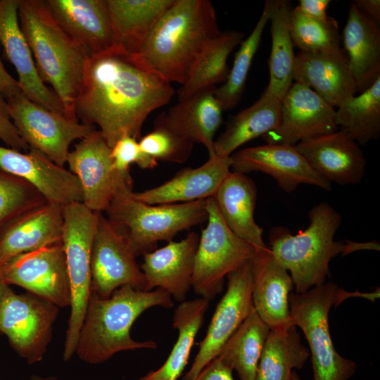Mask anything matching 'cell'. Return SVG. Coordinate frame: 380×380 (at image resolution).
Wrapping results in <instances>:
<instances>
[{"mask_svg": "<svg viewBox=\"0 0 380 380\" xmlns=\"http://www.w3.org/2000/svg\"><path fill=\"white\" fill-rule=\"evenodd\" d=\"M296 326L270 329L254 380H292L293 369H301L310 351L301 343Z\"/></svg>", "mask_w": 380, "mask_h": 380, "instance_id": "cell-33", "label": "cell"}, {"mask_svg": "<svg viewBox=\"0 0 380 380\" xmlns=\"http://www.w3.org/2000/svg\"><path fill=\"white\" fill-rule=\"evenodd\" d=\"M243 38V33L234 30L221 32L214 38L197 59L187 81L178 90V99L183 100L199 91L224 83L230 70L228 57Z\"/></svg>", "mask_w": 380, "mask_h": 380, "instance_id": "cell-36", "label": "cell"}, {"mask_svg": "<svg viewBox=\"0 0 380 380\" xmlns=\"http://www.w3.org/2000/svg\"><path fill=\"white\" fill-rule=\"evenodd\" d=\"M194 142L170 129L154 124L153 129L140 138L141 151L158 161L184 163L190 156Z\"/></svg>", "mask_w": 380, "mask_h": 380, "instance_id": "cell-41", "label": "cell"}, {"mask_svg": "<svg viewBox=\"0 0 380 380\" xmlns=\"http://www.w3.org/2000/svg\"><path fill=\"white\" fill-rule=\"evenodd\" d=\"M343 42L360 94L380 78V28L352 2L343 30Z\"/></svg>", "mask_w": 380, "mask_h": 380, "instance_id": "cell-28", "label": "cell"}, {"mask_svg": "<svg viewBox=\"0 0 380 380\" xmlns=\"http://www.w3.org/2000/svg\"><path fill=\"white\" fill-rule=\"evenodd\" d=\"M352 3L367 17L379 25L380 1L379 0H355Z\"/></svg>", "mask_w": 380, "mask_h": 380, "instance_id": "cell-47", "label": "cell"}, {"mask_svg": "<svg viewBox=\"0 0 380 380\" xmlns=\"http://www.w3.org/2000/svg\"><path fill=\"white\" fill-rule=\"evenodd\" d=\"M295 147L312 168L331 183L357 184L365 176L363 151L343 129L305 139Z\"/></svg>", "mask_w": 380, "mask_h": 380, "instance_id": "cell-19", "label": "cell"}, {"mask_svg": "<svg viewBox=\"0 0 380 380\" xmlns=\"http://www.w3.org/2000/svg\"><path fill=\"white\" fill-rule=\"evenodd\" d=\"M28 153L0 146V168L33 185L49 201L61 205L82 202L83 194L77 177L39 151Z\"/></svg>", "mask_w": 380, "mask_h": 380, "instance_id": "cell-18", "label": "cell"}, {"mask_svg": "<svg viewBox=\"0 0 380 380\" xmlns=\"http://www.w3.org/2000/svg\"><path fill=\"white\" fill-rule=\"evenodd\" d=\"M0 91L6 99L11 97L20 92L18 80L14 79L6 70L0 57Z\"/></svg>", "mask_w": 380, "mask_h": 380, "instance_id": "cell-46", "label": "cell"}, {"mask_svg": "<svg viewBox=\"0 0 380 380\" xmlns=\"http://www.w3.org/2000/svg\"><path fill=\"white\" fill-rule=\"evenodd\" d=\"M330 3V0H300L296 8L309 18L327 20L329 18L327 11Z\"/></svg>", "mask_w": 380, "mask_h": 380, "instance_id": "cell-45", "label": "cell"}, {"mask_svg": "<svg viewBox=\"0 0 380 380\" xmlns=\"http://www.w3.org/2000/svg\"><path fill=\"white\" fill-rule=\"evenodd\" d=\"M206 208L207 225L199 236L191 287L209 301L222 291L225 277L252 260L255 248L227 227L213 197L206 199Z\"/></svg>", "mask_w": 380, "mask_h": 380, "instance_id": "cell-9", "label": "cell"}, {"mask_svg": "<svg viewBox=\"0 0 380 380\" xmlns=\"http://www.w3.org/2000/svg\"><path fill=\"white\" fill-rule=\"evenodd\" d=\"M10 288L0 275V307L3 299Z\"/></svg>", "mask_w": 380, "mask_h": 380, "instance_id": "cell-48", "label": "cell"}, {"mask_svg": "<svg viewBox=\"0 0 380 380\" xmlns=\"http://www.w3.org/2000/svg\"><path fill=\"white\" fill-rule=\"evenodd\" d=\"M0 139L11 148L27 151L29 146L23 140L10 116L7 100L0 91Z\"/></svg>", "mask_w": 380, "mask_h": 380, "instance_id": "cell-43", "label": "cell"}, {"mask_svg": "<svg viewBox=\"0 0 380 380\" xmlns=\"http://www.w3.org/2000/svg\"><path fill=\"white\" fill-rule=\"evenodd\" d=\"M335 122L360 146L380 135V78L336 110Z\"/></svg>", "mask_w": 380, "mask_h": 380, "instance_id": "cell-37", "label": "cell"}, {"mask_svg": "<svg viewBox=\"0 0 380 380\" xmlns=\"http://www.w3.org/2000/svg\"><path fill=\"white\" fill-rule=\"evenodd\" d=\"M59 308L34 294H16L11 289L0 307V332L28 364L42 361L52 336Z\"/></svg>", "mask_w": 380, "mask_h": 380, "instance_id": "cell-11", "label": "cell"}, {"mask_svg": "<svg viewBox=\"0 0 380 380\" xmlns=\"http://www.w3.org/2000/svg\"><path fill=\"white\" fill-rule=\"evenodd\" d=\"M111 158L114 168L124 174L129 173L132 163L142 169H151L158 164L141 151L137 139L129 135L121 137L111 148Z\"/></svg>", "mask_w": 380, "mask_h": 380, "instance_id": "cell-42", "label": "cell"}, {"mask_svg": "<svg viewBox=\"0 0 380 380\" xmlns=\"http://www.w3.org/2000/svg\"><path fill=\"white\" fill-rule=\"evenodd\" d=\"M199 235L191 232L179 241L143 254L141 270L146 291L160 288L179 302L185 301L191 287L194 260Z\"/></svg>", "mask_w": 380, "mask_h": 380, "instance_id": "cell-22", "label": "cell"}, {"mask_svg": "<svg viewBox=\"0 0 380 380\" xmlns=\"http://www.w3.org/2000/svg\"><path fill=\"white\" fill-rule=\"evenodd\" d=\"M19 0H0V45L14 66L22 92L31 101L65 116L63 106L40 77L18 20Z\"/></svg>", "mask_w": 380, "mask_h": 380, "instance_id": "cell-20", "label": "cell"}, {"mask_svg": "<svg viewBox=\"0 0 380 380\" xmlns=\"http://www.w3.org/2000/svg\"><path fill=\"white\" fill-rule=\"evenodd\" d=\"M209 301L203 298L182 302L174 312L172 327L178 337L163 365L138 380H177L185 368L195 338L203 325Z\"/></svg>", "mask_w": 380, "mask_h": 380, "instance_id": "cell-34", "label": "cell"}, {"mask_svg": "<svg viewBox=\"0 0 380 380\" xmlns=\"http://www.w3.org/2000/svg\"><path fill=\"white\" fill-rule=\"evenodd\" d=\"M18 20L40 77L60 99L65 116L78 121L75 100L87 56L59 26L46 1L19 0Z\"/></svg>", "mask_w": 380, "mask_h": 380, "instance_id": "cell-5", "label": "cell"}, {"mask_svg": "<svg viewBox=\"0 0 380 380\" xmlns=\"http://www.w3.org/2000/svg\"><path fill=\"white\" fill-rule=\"evenodd\" d=\"M208 0H175L158 20L139 54L170 83L183 85L201 53L220 34Z\"/></svg>", "mask_w": 380, "mask_h": 380, "instance_id": "cell-3", "label": "cell"}, {"mask_svg": "<svg viewBox=\"0 0 380 380\" xmlns=\"http://www.w3.org/2000/svg\"><path fill=\"white\" fill-rule=\"evenodd\" d=\"M227 291L218 303L204 338L183 380H193L213 359L248 316L252 303L251 260L227 276Z\"/></svg>", "mask_w": 380, "mask_h": 380, "instance_id": "cell-15", "label": "cell"}, {"mask_svg": "<svg viewBox=\"0 0 380 380\" xmlns=\"http://www.w3.org/2000/svg\"><path fill=\"white\" fill-rule=\"evenodd\" d=\"M293 82L301 83L334 108L357 94V87L345 51L338 54L296 55Z\"/></svg>", "mask_w": 380, "mask_h": 380, "instance_id": "cell-27", "label": "cell"}, {"mask_svg": "<svg viewBox=\"0 0 380 380\" xmlns=\"http://www.w3.org/2000/svg\"><path fill=\"white\" fill-rule=\"evenodd\" d=\"M232 369L219 357L211 360L193 380H234Z\"/></svg>", "mask_w": 380, "mask_h": 380, "instance_id": "cell-44", "label": "cell"}, {"mask_svg": "<svg viewBox=\"0 0 380 380\" xmlns=\"http://www.w3.org/2000/svg\"><path fill=\"white\" fill-rule=\"evenodd\" d=\"M292 380H300L298 374L293 371Z\"/></svg>", "mask_w": 380, "mask_h": 380, "instance_id": "cell-50", "label": "cell"}, {"mask_svg": "<svg viewBox=\"0 0 380 380\" xmlns=\"http://www.w3.org/2000/svg\"><path fill=\"white\" fill-rule=\"evenodd\" d=\"M230 156L213 155L196 168L186 167L162 184L133 192V196L148 204L187 203L213 197L231 172Z\"/></svg>", "mask_w": 380, "mask_h": 380, "instance_id": "cell-24", "label": "cell"}, {"mask_svg": "<svg viewBox=\"0 0 380 380\" xmlns=\"http://www.w3.org/2000/svg\"><path fill=\"white\" fill-rule=\"evenodd\" d=\"M270 19V8L265 2L262 12L250 35L240 44L227 80L215 90V96L224 110L234 108L243 93L248 74L260 46L264 29Z\"/></svg>", "mask_w": 380, "mask_h": 380, "instance_id": "cell-38", "label": "cell"}, {"mask_svg": "<svg viewBox=\"0 0 380 380\" xmlns=\"http://www.w3.org/2000/svg\"><path fill=\"white\" fill-rule=\"evenodd\" d=\"M232 172H262L273 177L286 192L306 184L329 191L331 183L309 165L295 146L265 144L239 150L230 156Z\"/></svg>", "mask_w": 380, "mask_h": 380, "instance_id": "cell-17", "label": "cell"}, {"mask_svg": "<svg viewBox=\"0 0 380 380\" xmlns=\"http://www.w3.org/2000/svg\"><path fill=\"white\" fill-rule=\"evenodd\" d=\"M271 52L269 59L270 80L266 87L269 92L281 101L293 82L296 55L290 33L289 1L269 0Z\"/></svg>", "mask_w": 380, "mask_h": 380, "instance_id": "cell-32", "label": "cell"}, {"mask_svg": "<svg viewBox=\"0 0 380 380\" xmlns=\"http://www.w3.org/2000/svg\"><path fill=\"white\" fill-rule=\"evenodd\" d=\"M129 239L137 256L154 251L158 242L172 241L180 232L207 220L206 199L174 204H148L120 190L105 211Z\"/></svg>", "mask_w": 380, "mask_h": 380, "instance_id": "cell-7", "label": "cell"}, {"mask_svg": "<svg viewBox=\"0 0 380 380\" xmlns=\"http://www.w3.org/2000/svg\"><path fill=\"white\" fill-rule=\"evenodd\" d=\"M253 308L270 329L293 324L289 294L293 288L290 274L269 248L255 250L251 260Z\"/></svg>", "mask_w": 380, "mask_h": 380, "instance_id": "cell-23", "label": "cell"}, {"mask_svg": "<svg viewBox=\"0 0 380 380\" xmlns=\"http://www.w3.org/2000/svg\"><path fill=\"white\" fill-rule=\"evenodd\" d=\"M97 213L82 202L63 206L62 244L70 288V313L63 348V360L75 354L77 341L91 293V251Z\"/></svg>", "mask_w": 380, "mask_h": 380, "instance_id": "cell-8", "label": "cell"}, {"mask_svg": "<svg viewBox=\"0 0 380 380\" xmlns=\"http://www.w3.org/2000/svg\"><path fill=\"white\" fill-rule=\"evenodd\" d=\"M0 275L8 285L19 286L58 308L70 305V288L62 241L10 258L0 265Z\"/></svg>", "mask_w": 380, "mask_h": 380, "instance_id": "cell-14", "label": "cell"}, {"mask_svg": "<svg viewBox=\"0 0 380 380\" xmlns=\"http://www.w3.org/2000/svg\"><path fill=\"white\" fill-rule=\"evenodd\" d=\"M310 224L303 231L292 234L287 228L272 227L269 245L274 258L290 272L296 293H303L325 283L329 262L341 254L360 250L379 251L377 241H335L341 216L331 205L322 202L308 213Z\"/></svg>", "mask_w": 380, "mask_h": 380, "instance_id": "cell-2", "label": "cell"}, {"mask_svg": "<svg viewBox=\"0 0 380 380\" xmlns=\"http://www.w3.org/2000/svg\"><path fill=\"white\" fill-rule=\"evenodd\" d=\"M215 87L203 89L179 100L159 115L154 124L163 125L194 143L203 145L209 156L215 155V135L222 122V109Z\"/></svg>", "mask_w": 380, "mask_h": 380, "instance_id": "cell-26", "label": "cell"}, {"mask_svg": "<svg viewBox=\"0 0 380 380\" xmlns=\"http://www.w3.org/2000/svg\"><path fill=\"white\" fill-rule=\"evenodd\" d=\"M154 306L172 308V296L160 288L144 291L128 285L117 289L108 298L91 292L75 353L81 360L96 365L120 351L156 348L155 341H137L130 335L135 320Z\"/></svg>", "mask_w": 380, "mask_h": 380, "instance_id": "cell-4", "label": "cell"}, {"mask_svg": "<svg viewBox=\"0 0 380 380\" xmlns=\"http://www.w3.org/2000/svg\"><path fill=\"white\" fill-rule=\"evenodd\" d=\"M136 257L125 234L98 212L91 251V292L108 298L126 285L146 291V279Z\"/></svg>", "mask_w": 380, "mask_h": 380, "instance_id": "cell-12", "label": "cell"}, {"mask_svg": "<svg viewBox=\"0 0 380 380\" xmlns=\"http://www.w3.org/2000/svg\"><path fill=\"white\" fill-rule=\"evenodd\" d=\"M47 201L33 185L0 168V229Z\"/></svg>", "mask_w": 380, "mask_h": 380, "instance_id": "cell-40", "label": "cell"}, {"mask_svg": "<svg viewBox=\"0 0 380 380\" xmlns=\"http://www.w3.org/2000/svg\"><path fill=\"white\" fill-rule=\"evenodd\" d=\"M335 117V108L308 87L294 82L281 101L278 126L262 138L267 144L295 146L338 129Z\"/></svg>", "mask_w": 380, "mask_h": 380, "instance_id": "cell-16", "label": "cell"}, {"mask_svg": "<svg viewBox=\"0 0 380 380\" xmlns=\"http://www.w3.org/2000/svg\"><path fill=\"white\" fill-rule=\"evenodd\" d=\"M270 328L254 308L228 339L219 357L241 380H254L260 355Z\"/></svg>", "mask_w": 380, "mask_h": 380, "instance_id": "cell-35", "label": "cell"}, {"mask_svg": "<svg viewBox=\"0 0 380 380\" xmlns=\"http://www.w3.org/2000/svg\"><path fill=\"white\" fill-rule=\"evenodd\" d=\"M62 30L88 57L115 44L107 0H47Z\"/></svg>", "mask_w": 380, "mask_h": 380, "instance_id": "cell-21", "label": "cell"}, {"mask_svg": "<svg viewBox=\"0 0 380 380\" xmlns=\"http://www.w3.org/2000/svg\"><path fill=\"white\" fill-rule=\"evenodd\" d=\"M63 206L47 201L6 224L0 236V265L17 255L61 242Z\"/></svg>", "mask_w": 380, "mask_h": 380, "instance_id": "cell-25", "label": "cell"}, {"mask_svg": "<svg viewBox=\"0 0 380 380\" xmlns=\"http://www.w3.org/2000/svg\"><path fill=\"white\" fill-rule=\"evenodd\" d=\"M67 163L80 181L82 203L94 212H105L120 190L132 188L130 174L114 168L111 148L99 130L95 129L75 145Z\"/></svg>", "mask_w": 380, "mask_h": 380, "instance_id": "cell-13", "label": "cell"}, {"mask_svg": "<svg viewBox=\"0 0 380 380\" xmlns=\"http://www.w3.org/2000/svg\"><path fill=\"white\" fill-rule=\"evenodd\" d=\"M280 114L281 100L265 88L254 103L229 118L224 132L215 140V154L230 156L243 144L273 130Z\"/></svg>", "mask_w": 380, "mask_h": 380, "instance_id": "cell-31", "label": "cell"}, {"mask_svg": "<svg viewBox=\"0 0 380 380\" xmlns=\"http://www.w3.org/2000/svg\"><path fill=\"white\" fill-rule=\"evenodd\" d=\"M6 100L11 120L29 148L39 151L61 167L67 163L70 144L96 129L94 125L48 110L22 91Z\"/></svg>", "mask_w": 380, "mask_h": 380, "instance_id": "cell-10", "label": "cell"}, {"mask_svg": "<svg viewBox=\"0 0 380 380\" xmlns=\"http://www.w3.org/2000/svg\"><path fill=\"white\" fill-rule=\"evenodd\" d=\"M290 33L294 46L306 53L338 54L344 51L337 21L331 17L318 20L301 13L296 7L290 13Z\"/></svg>", "mask_w": 380, "mask_h": 380, "instance_id": "cell-39", "label": "cell"}, {"mask_svg": "<svg viewBox=\"0 0 380 380\" xmlns=\"http://www.w3.org/2000/svg\"><path fill=\"white\" fill-rule=\"evenodd\" d=\"M30 380H58V379L56 377L52 376H39V375H32L30 378Z\"/></svg>", "mask_w": 380, "mask_h": 380, "instance_id": "cell-49", "label": "cell"}, {"mask_svg": "<svg viewBox=\"0 0 380 380\" xmlns=\"http://www.w3.org/2000/svg\"><path fill=\"white\" fill-rule=\"evenodd\" d=\"M175 0H107L115 44L140 54L155 25Z\"/></svg>", "mask_w": 380, "mask_h": 380, "instance_id": "cell-30", "label": "cell"}, {"mask_svg": "<svg viewBox=\"0 0 380 380\" xmlns=\"http://www.w3.org/2000/svg\"><path fill=\"white\" fill-rule=\"evenodd\" d=\"M227 227L255 250L265 249L262 229L254 220L257 189L245 174L230 172L213 196Z\"/></svg>", "mask_w": 380, "mask_h": 380, "instance_id": "cell-29", "label": "cell"}, {"mask_svg": "<svg viewBox=\"0 0 380 380\" xmlns=\"http://www.w3.org/2000/svg\"><path fill=\"white\" fill-rule=\"evenodd\" d=\"M175 94L169 82L139 54L117 46L86 58L75 100L81 122L97 125L112 148L123 136L141 138L148 115Z\"/></svg>", "mask_w": 380, "mask_h": 380, "instance_id": "cell-1", "label": "cell"}, {"mask_svg": "<svg viewBox=\"0 0 380 380\" xmlns=\"http://www.w3.org/2000/svg\"><path fill=\"white\" fill-rule=\"evenodd\" d=\"M379 295V289L372 293L348 292L332 282L289 294L291 322L303 331L308 343L313 380H348L356 370V363L340 355L334 346L329 327L331 307L355 297L374 302Z\"/></svg>", "mask_w": 380, "mask_h": 380, "instance_id": "cell-6", "label": "cell"}]
</instances>
